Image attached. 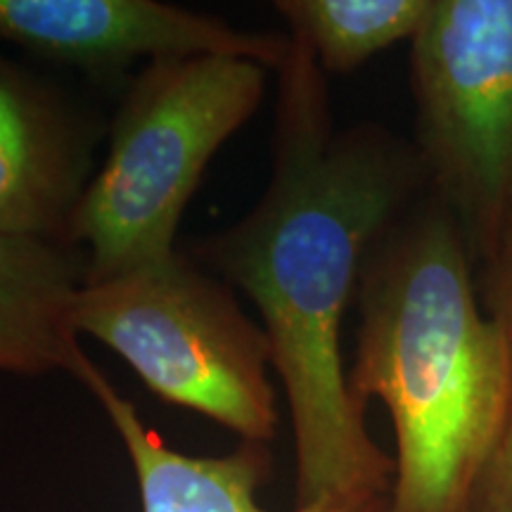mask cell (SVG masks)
<instances>
[{
  "mask_svg": "<svg viewBox=\"0 0 512 512\" xmlns=\"http://www.w3.org/2000/svg\"><path fill=\"white\" fill-rule=\"evenodd\" d=\"M292 41L280 72L273 176L245 219L200 259L256 304L290 403L297 505L392 491L394 458L366 430L342 361V323L368 254L430 190L406 140L332 126L325 72Z\"/></svg>",
  "mask_w": 512,
  "mask_h": 512,
  "instance_id": "1",
  "label": "cell"
},
{
  "mask_svg": "<svg viewBox=\"0 0 512 512\" xmlns=\"http://www.w3.org/2000/svg\"><path fill=\"white\" fill-rule=\"evenodd\" d=\"M453 211L430 190L377 242L358 285L349 389L394 425L389 512H467L512 425V351L484 311Z\"/></svg>",
  "mask_w": 512,
  "mask_h": 512,
  "instance_id": "2",
  "label": "cell"
},
{
  "mask_svg": "<svg viewBox=\"0 0 512 512\" xmlns=\"http://www.w3.org/2000/svg\"><path fill=\"white\" fill-rule=\"evenodd\" d=\"M266 72L245 57L197 55L150 62L138 74L69 223V245H83L86 283L176 254L183 211L211 157L259 107Z\"/></svg>",
  "mask_w": 512,
  "mask_h": 512,
  "instance_id": "3",
  "label": "cell"
},
{
  "mask_svg": "<svg viewBox=\"0 0 512 512\" xmlns=\"http://www.w3.org/2000/svg\"><path fill=\"white\" fill-rule=\"evenodd\" d=\"M72 320L159 399L207 415L242 441L266 444L275 434L266 330L242 313L228 283L181 254L86 283Z\"/></svg>",
  "mask_w": 512,
  "mask_h": 512,
  "instance_id": "4",
  "label": "cell"
},
{
  "mask_svg": "<svg viewBox=\"0 0 512 512\" xmlns=\"http://www.w3.org/2000/svg\"><path fill=\"white\" fill-rule=\"evenodd\" d=\"M411 88L427 185L482 261L512 223V0H432Z\"/></svg>",
  "mask_w": 512,
  "mask_h": 512,
  "instance_id": "5",
  "label": "cell"
},
{
  "mask_svg": "<svg viewBox=\"0 0 512 512\" xmlns=\"http://www.w3.org/2000/svg\"><path fill=\"white\" fill-rule=\"evenodd\" d=\"M0 41L88 72L197 55L280 69L292 48L290 36L252 34L157 0H0Z\"/></svg>",
  "mask_w": 512,
  "mask_h": 512,
  "instance_id": "6",
  "label": "cell"
},
{
  "mask_svg": "<svg viewBox=\"0 0 512 512\" xmlns=\"http://www.w3.org/2000/svg\"><path fill=\"white\" fill-rule=\"evenodd\" d=\"M88 166L67 107L0 55V235L69 242Z\"/></svg>",
  "mask_w": 512,
  "mask_h": 512,
  "instance_id": "7",
  "label": "cell"
},
{
  "mask_svg": "<svg viewBox=\"0 0 512 512\" xmlns=\"http://www.w3.org/2000/svg\"><path fill=\"white\" fill-rule=\"evenodd\" d=\"M76 377L91 389L124 441L143 512H268L256 501V491L271 472L266 444L242 441L221 458L185 456L140 420L136 406L112 387L91 358L81 363ZM292 512H389V494L323 498Z\"/></svg>",
  "mask_w": 512,
  "mask_h": 512,
  "instance_id": "8",
  "label": "cell"
},
{
  "mask_svg": "<svg viewBox=\"0 0 512 512\" xmlns=\"http://www.w3.org/2000/svg\"><path fill=\"white\" fill-rule=\"evenodd\" d=\"M86 285V256L69 242L0 235V370L76 377L86 354L74 328V299Z\"/></svg>",
  "mask_w": 512,
  "mask_h": 512,
  "instance_id": "9",
  "label": "cell"
},
{
  "mask_svg": "<svg viewBox=\"0 0 512 512\" xmlns=\"http://www.w3.org/2000/svg\"><path fill=\"white\" fill-rule=\"evenodd\" d=\"M432 0H280L292 38L325 74H349L401 41H413Z\"/></svg>",
  "mask_w": 512,
  "mask_h": 512,
  "instance_id": "10",
  "label": "cell"
},
{
  "mask_svg": "<svg viewBox=\"0 0 512 512\" xmlns=\"http://www.w3.org/2000/svg\"><path fill=\"white\" fill-rule=\"evenodd\" d=\"M482 264V297L484 311L503 332L512 351V223L491 249Z\"/></svg>",
  "mask_w": 512,
  "mask_h": 512,
  "instance_id": "11",
  "label": "cell"
},
{
  "mask_svg": "<svg viewBox=\"0 0 512 512\" xmlns=\"http://www.w3.org/2000/svg\"><path fill=\"white\" fill-rule=\"evenodd\" d=\"M467 512H512V425L486 465Z\"/></svg>",
  "mask_w": 512,
  "mask_h": 512,
  "instance_id": "12",
  "label": "cell"
}]
</instances>
